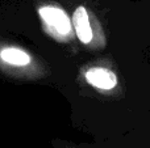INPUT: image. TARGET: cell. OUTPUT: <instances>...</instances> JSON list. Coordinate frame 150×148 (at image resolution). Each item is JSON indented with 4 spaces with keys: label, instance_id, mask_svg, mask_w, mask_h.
<instances>
[{
    "label": "cell",
    "instance_id": "cell-1",
    "mask_svg": "<svg viewBox=\"0 0 150 148\" xmlns=\"http://www.w3.org/2000/svg\"><path fill=\"white\" fill-rule=\"evenodd\" d=\"M0 76L23 84H49L59 88L62 70L57 62L24 42L0 33Z\"/></svg>",
    "mask_w": 150,
    "mask_h": 148
},
{
    "label": "cell",
    "instance_id": "cell-2",
    "mask_svg": "<svg viewBox=\"0 0 150 148\" xmlns=\"http://www.w3.org/2000/svg\"><path fill=\"white\" fill-rule=\"evenodd\" d=\"M52 147L53 148H101L98 144L92 143H78V142H71V140H65V139H53L52 140ZM115 148H150L148 143L138 140H130L128 143H122L121 146H117Z\"/></svg>",
    "mask_w": 150,
    "mask_h": 148
},
{
    "label": "cell",
    "instance_id": "cell-3",
    "mask_svg": "<svg viewBox=\"0 0 150 148\" xmlns=\"http://www.w3.org/2000/svg\"><path fill=\"white\" fill-rule=\"evenodd\" d=\"M136 4H137V8L142 16L144 21H145L146 26L150 30V0H136Z\"/></svg>",
    "mask_w": 150,
    "mask_h": 148
}]
</instances>
